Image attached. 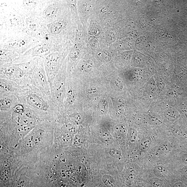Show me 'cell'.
Returning a JSON list of instances; mask_svg holds the SVG:
<instances>
[{
	"instance_id": "cell-12",
	"label": "cell",
	"mask_w": 187,
	"mask_h": 187,
	"mask_svg": "<svg viewBox=\"0 0 187 187\" xmlns=\"http://www.w3.org/2000/svg\"><path fill=\"white\" fill-rule=\"evenodd\" d=\"M154 173L156 175L160 176H164L167 173L166 169L163 166H158L156 167L154 169Z\"/></svg>"
},
{
	"instance_id": "cell-13",
	"label": "cell",
	"mask_w": 187,
	"mask_h": 187,
	"mask_svg": "<svg viewBox=\"0 0 187 187\" xmlns=\"http://www.w3.org/2000/svg\"><path fill=\"white\" fill-rule=\"evenodd\" d=\"M62 130L67 133L74 134L76 129L74 125L71 124H66L62 127Z\"/></svg>"
},
{
	"instance_id": "cell-25",
	"label": "cell",
	"mask_w": 187,
	"mask_h": 187,
	"mask_svg": "<svg viewBox=\"0 0 187 187\" xmlns=\"http://www.w3.org/2000/svg\"><path fill=\"white\" fill-rule=\"evenodd\" d=\"M182 160L185 164L187 165V154H185L183 156Z\"/></svg>"
},
{
	"instance_id": "cell-11",
	"label": "cell",
	"mask_w": 187,
	"mask_h": 187,
	"mask_svg": "<svg viewBox=\"0 0 187 187\" xmlns=\"http://www.w3.org/2000/svg\"><path fill=\"white\" fill-rule=\"evenodd\" d=\"M171 148L170 144L168 143H165L161 145L157 150V152L159 154H163L168 152Z\"/></svg>"
},
{
	"instance_id": "cell-15",
	"label": "cell",
	"mask_w": 187,
	"mask_h": 187,
	"mask_svg": "<svg viewBox=\"0 0 187 187\" xmlns=\"http://www.w3.org/2000/svg\"><path fill=\"white\" fill-rule=\"evenodd\" d=\"M115 131L118 133L124 134L127 132V128L125 125L119 124L117 125L115 127Z\"/></svg>"
},
{
	"instance_id": "cell-3",
	"label": "cell",
	"mask_w": 187,
	"mask_h": 187,
	"mask_svg": "<svg viewBox=\"0 0 187 187\" xmlns=\"http://www.w3.org/2000/svg\"><path fill=\"white\" fill-rule=\"evenodd\" d=\"M22 88L12 80L1 78L0 97L16 96Z\"/></svg>"
},
{
	"instance_id": "cell-21",
	"label": "cell",
	"mask_w": 187,
	"mask_h": 187,
	"mask_svg": "<svg viewBox=\"0 0 187 187\" xmlns=\"http://www.w3.org/2000/svg\"><path fill=\"white\" fill-rule=\"evenodd\" d=\"M117 107L119 110H122L124 108L125 101L124 99L122 97L119 98L117 101Z\"/></svg>"
},
{
	"instance_id": "cell-20",
	"label": "cell",
	"mask_w": 187,
	"mask_h": 187,
	"mask_svg": "<svg viewBox=\"0 0 187 187\" xmlns=\"http://www.w3.org/2000/svg\"><path fill=\"white\" fill-rule=\"evenodd\" d=\"M84 142L83 138L82 137L79 135L76 136L75 137L74 141V144L76 146H79L81 145Z\"/></svg>"
},
{
	"instance_id": "cell-4",
	"label": "cell",
	"mask_w": 187,
	"mask_h": 187,
	"mask_svg": "<svg viewBox=\"0 0 187 187\" xmlns=\"http://www.w3.org/2000/svg\"><path fill=\"white\" fill-rule=\"evenodd\" d=\"M20 103L16 96L0 97V112H9Z\"/></svg>"
},
{
	"instance_id": "cell-22",
	"label": "cell",
	"mask_w": 187,
	"mask_h": 187,
	"mask_svg": "<svg viewBox=\"0 0 187 187\" xmlns=\"http://www.w3.org/2000/svg\"><path fill=\"white\" fill-rule=\"evenodd\" d=\"M93 65L92 62L88 61L86 62L84 65V68L87 71H90L93 68Z\"/></svg>"
},
{
	"instance_id": "cell-24",
	"label": "cell",
	"mask_w": 187,
	"mask_h": 187,
	"mask_svg": "<svg viewBox=\"0 0 187 187\" xmlns=\"http://www.w3.org/2000/svg\"><path fill=\"white\" fill-rule=\"evenodd\" d=\"M182 173L185 177L187 178V167H184L182 169Z\"/></svg>"
},
{
	"instance_id": "cell-18",
	"label": "cell",
	"mask_w": 187,
	"mask_h": 187,
	"mask_svg": "<svg viewBox=\"0 0 187 187\" xmlns=\"http://www.w3.org/2000/svg\"><path fill=\"white\" fill-rule=\"evenodd\" d=\"M111 86L112 88L116 90H119L122 88V85H121V82L117 79L113 80L111 83Z\"/></svg>"
},
{
	"instance_id": "cell-26",
	"label": "cell",
	"mask_w": 187,
	"mask_h": 187,
	"mask_svg": "<svg viewBox=\"0 0 187 187\" xmlns=\"http://www.w3.org/2000/svg\"><path fill=\"white\" fill-rule=\"evenodd\" d=\"M175 187H184L183 184L181 183H177L175 186Z\"/></svg>"
},
{
	"instance_id": "cell-6",
	"label": "cell",
	"mask_w": 187,
	"mask_h": 187,
	"mask_svg": "<svg viewBox=\"0 0 187 187\" xmlns=\"http://www.w3.org/2000/svg\"><path fill=\"white\" fill-rule=\"evenodd\" d=\"M152 143V140L150 137L143 138L140 143V149L143 151H147L149 149Z\"/></svg>"
},
{
	"instance_id": "cell-17",
	"label": "cell",
	"mask_w": 187,
	"mask_h": 187,
	"mask_svg": "<svg viewBox=\"0 0 187 187\" xmlns=\"http://www.w3.org/2000/svg\"><path fill=\"white\" fill-rule=\"evenodd\" d=\"M137 135V132L136 129H131L130 130L129 138L131 142H134L136 141Z\"/></svg>"
},
{
	"instance_id": "cell-10",
	"label": "cell",
	"mask_w": 187,
	"mask_h": 187,
	"mask_svg": "<svg viewBox=\"0 0 187 187\" xmlns=\"http://www.w3.org/2000/svg\"><path fill=\"white\" fill-rule=\"evenodd\" d=\"M136 176V171L133 168H128L126 171L125 177L128 181H132L135 178Z\"/></svg>"
},
{
	"instance_id": "cell-19",
	"label": "cell",
	"mask_w": 187,
	"mask_h": 187,
	"mask_svg": "<svg viewBox=\"0 0 187 187\" xmlns=\"http://www.w3.org/2000/svg\"><path fill=\"white\" fill-rule=\"evenodd\" d=\"M109 154L112 157L115 158H119L120 157L121 153L118 150L114 149H111L109 151Z\"/></svg>"
},
{
	"instance_id": "cell-2",
	"label": "cell",
	"mask_w": 187,
	"mask_h": 187,
	"mask_svg": "<svg viewBox=\"0 0 187 187\" xmlns=\"http://www.w3.org/2000/svg\"><path fill=\"white\" fill-rule=\"evenodd\" d=\"M31 81V86L51 96L50 86L42 64H39L32 71Z\"/></svg>"
},
{
	"instance_id": "cell-1",
	"label": "cell",
	"mask_w": 187,
	"mask_h": 187,
	"mask_svg": "<svg viewBox=\"0 0 187 187\" xmlns=\"http://www.w3.org/2000/svg\"><path fill=\"white\" fill-rule=\"evenodd\" d=\"M16 96L21 104L41 120H55L59 116V108L51 96L34 87L21 88Z\"/></svg>"
},
{
	"instance_id": "cell-5",
	"label": "cell",
	"mask_w": 187,
	"mask_h": 187,
	"mask_svg": "<svg viewBox=\"0 0 187 187\" xmlns=\"http://www.w3.org/2000/svg\"><path fill=\"white\" fill-rule=\"evenodd\" d=\"M146 90L148 93L152 96H155L157 94V88L155 82L153 80H150L146 86Z\"/></svg>"
},
{
	"instance_id": "cell-8",
	"label": "cell",
	"mask_w": 187,
	"mask_h": 187,
	"mask_svg": "<svg viewBox=\"0 0 187 187\" xmlns=\"http://www.w3.org/2000/svg\"><path fill=\"white\" fill-rule=\"evenodd\" d=\"M101 138L102 141L106 144L110 145L112 144L113 142V139L112 136L107 132L102 133Z\"/></svg>"
},
{
	"instance_id": "cell-7",
	"label": "cell",
	"mask_w": 187,
	"mask_h": 187,
	"mask_svg": "<svg viewBox=\"0 0 187 187\" xmlns=\"http://www.w3.org/2000/svg\"><path fill=\"white\" fill-rule=\"evenodd\" d=\"M164 115L166 118L170 121H174L177 119V114L175 111L172 108H169L165 111Z\"/></svg>"
},
{
	"instance_id": "cell-14",
	"label": "cell",
	"mask_w": 187,
	"mask_h": 187,
	"mask_svg": "<svg viewBox=\"0 0 187 187\" xmlns=\"http://www.w3.org/2000/svg\"><path fill=\"white\" fill-rule=\"evenodd\" d=\"M99 108L102 112L107 111L108 106L107 101L105 99H102L99 103Z\"/></svg>"
},
{
	"instance_id": "cell-16",
	"label": "cell",
	"mask_w": 187,
	"mask_h": 187,
	"mask_svg": "<svg viewBox=\"0 0 187 187\" xmlns=\"http://www.w3.org/2000/svg\"><path fill=\"white\" fill-rule=\"evenodd\" d=\"M103 181L104 184L108 187H111L113 186V179L111 177L108 175H104L103 177Z\"/></svg>"
},
{
	"instance_id": "cell-23",
	"label": "cell",
	"mask_w": 187,
	"mask_h": 187,
	"mask_svg": "<svg viewBox=\"0 0 187 187\" xmlns=\"http://www.w3.org/2000/svg\"><path fill=\"white\" fill-rule=\"evenodd\" d=\"M97 92V90L96 88L94 87H91L88 90V92L91 94H96Z\"/></svg>"
},
{
	"instance_id": "cell-9",
	"label": "cell",
	"mask_w": 187,
	"mask_h": 187,
	"mask_svg": "<svg viewBox=\"0 0 187 187\" xmlns=\"http://www.w3.org/2000/svg\"><path fill=\"white\" fill-rule=\"evenodd\" d=\"M70 119L76 124H80L82 122V117L81 114L78 113H73L70 115Z\"/></svg>"
}]
</instances>
